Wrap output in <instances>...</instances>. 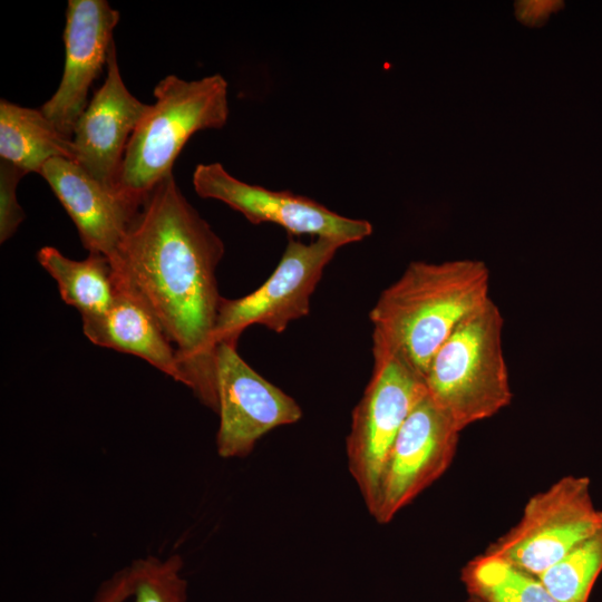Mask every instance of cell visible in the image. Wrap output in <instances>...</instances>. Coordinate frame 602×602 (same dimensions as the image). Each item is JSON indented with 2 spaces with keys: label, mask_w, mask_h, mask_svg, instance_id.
Wrapping results in <instances>:
<instances>
[{
  "label": "cell",
  "mask_w": 602,
  "mask_h": 602,
  "mask_svg": "<svg viewBox=\"0 0 602 602\" xmlns=\"http://www.w3.org/2000/svg\"><path fill=\"white\" fill-rule=\"evenodd\" d=\"M224 244L188 203L174 175L164 178L132 220L110 260L115 283L157 320L174 346L182 383L217 411L213 339Z\"/></svg>",
  "instance_id": "1"
},
{
  "label": "cell",
  "mask_w": 602,
  "mask_h": 602,
  "mask_svg": "<svg viewBox=\"0 0 602 602\" xmlns=\"http://www.w3.org/2000/svg\"><path fill=\"white\" fill-rule=\"evenodd\" d=\"M489 285L482 261L411 262L370 311L372 347L399 353L425 376L458 324L491 300Z\"/></svg>",
  "instance_id": "2"
},
{
  "label": "cell",
  "mask_w": 602,
  "mask_h": 602,
  "mask_svg": "<svg viewBox=\"0 0 602 602\" xmlns=\"http://www.w3.org/2000/svg\"><path fill=\"white\" fill-rule=\"evenodd\" d=\"M227 88L219 74L191 81L168 75L155 86V103L128 140L117 183L132 206L139 210L156 185L173 174L175 159L196 132L226 124Z\"/></svg>",
  "instance_id": "3"
},
{
  "label": "cell",
  "mask_w": 602,
  "mask_h": 602,
  "mask_svg": "<svg viewBox=\"0 0 602 602\" xmlns=\"http://www.w3.org/2000/svg\"><path fill=\"white\" fill-rule=\"evenodd\" d=\"M503 324L499 308L488 300L458 324L426 371L428 397L460 431L511 404Z\"/></svg>",
  "instance_id": "4"
},
{
  "label": "cell",
  "mask_w": 602,
  "mask_h": 602,
  "mask_svg": "<svg viewBox=\"0 0 602 602\" xmlns=\"http://www.w3.org/2000/svg\"><path fill=\"white\" fill-rule=\"evenodd\" d=\"M372 373L352 411L346 440L349 470L370 514L391 447L427 396L425 376L402 356L380 347H372Z\"/></svg>",
  "instance_id": "5"
},
{
  "label": "cell",
  "mask_w": 602,
  "mask_h": 602,
  "mask_svg": "<svg viewBox=\"0 0 602 602\" xmlns=\"http://www.w3.org/2000/svg\"><path fill=\"white\" fill-rule=\"evenodd\" d=\"M601 525L602 509L593 503L590 478L567 475L533 495L516 525L485 553L537 576Z\"/></svg>",
  "instance_id": "6"
},
{
  "label": "cell",
  "mask_w": 602,
  "mask_h": 602,
  "mask_svg": "<svg viewBox=\"0 0 602 602\" xmlns=\"http://www.w3.org/2000/svg\"><path fill=\"white\" fill-rule=\"evenodd\" d=\"M343 245L331 237L303 243L290 236L275 270L260 288L242 298H222L213 332L215 346L237 344L252 324L280 333L290 322L305 317L324 268Z\"/></svg>",
  "instance_id": "7"
},
{
  "label": "cell",
  "mask_w": 602,
  "mask_h": 602,
  "mask_svg": "<svg viewBox=\"0 0 602 602\" xmlns=\"http://www.w3.org/2000/svg\"><path fill=\"white\" fill-rule=\"evenodd\" d=\"M215 371L220 457H245L270 430L302 417L298 402L251 368L237 353L236 344H217Z\"/></svg>",
  "instance_id": "8"
},
{
  "label": "cell",
  "mask_w": 602,
  "mask_h": 602,
  "mask_svg": "<svg viewBox=\"0 0 602 602\" xmlns=\"http://www.w3.org/2000/svg\"><path fill=\"white\" fill-rule=\"evenodd\" d=\"M460 430L427 396L401 427L386 460L371 516L390 522L450 466Z\"/></svg>",
  "instance_id": "9"
},
{
  "label": "cell",
  "mask_w": 602,
  "mask_h": 602,
  "mask_svg": "<svg viewBox=\"0 0 602 602\" xmlns=\"http://www.w3.org/2000/svg\"><path fill=\"white\" fill-rule=\"evenodd\" d=\"M193 186L198 196L225 203L253 224L280 225L290 236L310 234L348 244L372 233L368 221L339 215L302 195L242 182L220 163L198 164L193 173Z\"/></svg>",
  "instance_id": "10"
},
{
  "label": "cell",
  "mask_w": 602,
  "mask_h": 602,
  "mask_svg": "<svg viewBox=\"0 0 602 602\" xmlns=\"http://www.w3.org/2000/svg\"><path fill=\"white\" fill-rule=\"evenodd\" d=\"M119 12L105 0H69L64 30L65 68L58 89L40 108L60 133L72 138L88 91L107 65Z\"/></svg>",
  "instance_id": "11"
},
{
  "label": "cell",
  "mask_w": 602,
  "mask_h": 602,
  "mask_svg": "<svg viewBox=\"0 0 602 602\" xmlns=\"http://www.w3.org/2000/svg\"><path fill=\"white\" fill-rule=\"evenodd\" d=\"M106 67L105 81L79 116L72 142L75 161L97 181L118 192L126 146L151 104L138 100L126 88L115 42L110 46Z\"/></svg>",
  "instance_id": "12"
},
{
  "label": "cell",
  "mask_w": 602,
  "mask_h": 602,
  "mask_svg": "<svg viewBox=\"0 0 602 602\" xmlns=\"http://www.w3.org/2000/svg\"><path fill=\"white\" fill-rule=\"evenodd\" d=\"M40 175L75 223L88 252L111 259L139 210L76 161L52 158L43 165Z\"/></svg>",
  "instance_id": "13"
},
{
  "label": "cell",
  "mask_w": 602,
  "mask_h": 602,
  "mask_svg": "<svg viewBox=\"0 0 602 602\" xmlns=\"http://www.w3.org/2000/svg\"><path fill=\"white\" fill-rule=\"evenodd\" d=\"M116 287L111 305L82 317L84 334L96 346L134 355L182 382L176 350L154 315L128 291Z\"/></svg>",
  "instance_id": "14"
},
{
  "label": "cell",
  "mask_w": 602,
  "mask_h": 602,
  "mask_svg": "<svg viewBox=\"0 0 602 602\" xmlns=\"http://www.w3.org/2000/svg\"><path fill=\"white\" fill-rule=\"evenodd\" d=\"M0 157L26 174L40 172L56 157L76 159L72 138L58 130L39 109L0 101Z\"/></svg>",
  "instance_id": "15"
},
{
  "label": "cell",
  "mask_w": 602,
  "mask_h": 602,
  "mask_svg": "<svg viewBox=\"0 0 602 602\" xmlns=\"http://www.w3.org/2000/svg\"><path fill=\"white\" fill-rule=\"evenodd\" d=\"M38 262L56 281L61 299L82 317L104 313L113 303L116 287L109 258L89 252L85 260H71L58 249L43 246Z\"/></svg>",
  "instance_id": "16"
},
{
  "label": "cell",
  "mask_w": 602,
  "mask_h": 602,
  "mask_svg": "<svg viewBox=\"0 0 602 602\" xmlns=\"http://www.w3.org/2000/svg\"><path fill=\"white\" fill-rule=\"evenodd\" d=\"M462 580L472 602H559L536 575L487 553L464 566Z\"/></svg>",
  "instance_id": "17"
},
{
  "label": "cell",
  "mask_w": 602,
  "mask_h": 602,
  "mask_svg": "<svg viewBox=\"0 0 602 602\" xmlns=\"http://www.w3.org/2000/svg\"><path fill=\"white\" fill-rule=\"evenodd\" d=\"M602 572V525L537 575L559 602H588Z\"/></svg>",
  "instance_id": "18"
},
{
  "label": "cell",
  "mask_w": 602,
  "mask_h": 602,
  "mask_svg": "<svg viewBox=\"0 0 602 602\" xmlns=\"http://www.w3.org/2000/svg\"><path fill=\"white\" fill-rule=\"evenodd\" d=\"M183 566L184 561L176 553L134 560L127 566L134 602H186L187 582Z\"/></svg>",
  "instance_id": "19"
},
{
  "label": "cell",
  "mask_w": 602,
  "mask_h": 602,
  "mask_svg": "<svg viewBox=\"0 0 602 602\" xmlns=\"http://www.w3.org/2000/svg\"><path fill=\"white\" fill-rule=\"evenodd\" d=\"M26 175L23 171L9 162H0V242L9 240L25 219V213L17 200V186Z\"/></svg>",
  "instance_id": "20"
},
{
  "label": "cell",
  "mask_w": 602,
  "mask_h": 602,
  "mask_svg": "<svg viewBox=\"0 0 602 602\" xmlns=\"http://www.w3.org/2000/svg\"><path fill=\"white\" fill-rule=\"evenodd\" d=\"M132 598L128 567L116 571L97 589L93 602H126Z\"/></svg>",
  "instance_id": "21"
},
{
  "label": "cell",
  "mask_w": 602,
  "mask_h": 602,
  "mask_svg": "<svg viewBox=\"0 0 602 602\" xmlns=\"http://www.w3.org/2000/svg\"><path fill=\"white\" fill-rule=\"evenodd\" d=\"M562 4L559 1H524L517 2V16L524 23L540 25L547 18L552 10Z\"/></svg>",
  "instance_id": "22"
}]
</instances>
